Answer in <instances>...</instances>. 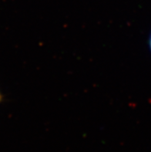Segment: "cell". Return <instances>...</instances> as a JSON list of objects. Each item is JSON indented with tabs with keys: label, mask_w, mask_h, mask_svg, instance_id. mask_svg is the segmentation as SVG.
I'll return each mask as SVG.
<instances>
[{
	"label": "cell",
	"mask_w": 151,
	"mask_h": 152,
	"mask_svg": "<svg viewBox=\"0 0 151 152\" xmlns=\"http://www.w3.org/2000/svg\"><path fill=\"white\" fill-rule=\"evenodd\" d=\"M149 46H150V50L151 52V34L150 35V38H149Z\"/></svg>",
	"instance_id": "obj_1"
},
{
	"label": "cell",
	"mask_w": 151,
	"mask_h": 152,
	"mask_svg": "<svg viewBox=\"0 0 151 152\" xmlns=\"http://www.w3.org/2000/svg\"><path fill=\"white\" fill-rule=\"evenodd\" d=\"M1 100H2V95L0 94V101H1Z\"/></svg>",
	"instance_id": "obj_2"
}]
</instances>
